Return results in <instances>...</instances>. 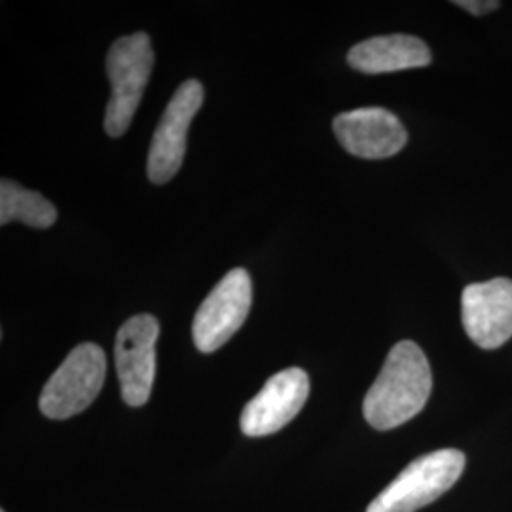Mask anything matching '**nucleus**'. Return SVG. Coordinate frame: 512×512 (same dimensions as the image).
Wrapping results in <instances>:
<instances>
[{"label":"nucleus","instance_id":"obj_1","mask_svg":"<svg viewBox=\"0 0 512 512\" xmlns=\"http://www.w3.org/2000/svg\"><path fill=\"white\" fill-rule=\"evenodd\" d=\"M433 389L431 366L423 349L403 340L389 351L380 376L368 389L363 414L378 431H389L418 416Z\"/></svg>","mask_w":512,"mask_h":512},{"label":"nucleus","instance_id":"obj_2","mask_svg":"<svg viewBox=\"0 0 512 512\" xmlns=\"http://www.w3.org/2000/svg\"><path fill=\"white\" fill-rule=\"evenodd\" d=\"M465 456L444 448L412 461L366 512H416L446 494L463 475Z\"/></svg>","mask_w":512,"mask_h":512},{"label":"nucleus","instance_id":"obj_3","mask_svg":"<svg viewBox=\"0 0 512 512\" xmlns=\"http://www.w3.org/2000/svg\"><path fill=\"white\" fill-rule=\"evenodd\" d=\"M154 67V50L147 33L118 38L107 55L112 95H110L105 131L110 137H122L139 109L148 78Z\"/></svg>","mask_w":512,"mask_h":512},{"label":"nucleus","instance_id":"obj_4","mask_svg":"<svg viewBox=\"0 0 512 512\" xmlns=\"http://www.w3.org/2000/svg\"><path fill=\"white\" fill-rule=\"evenodd\" d=\"M107 376L105 351L84 342L67 355L40 393V410L46 418L67 420L84 412L101 393Z\"/></svg>","mask_w":512,"mask_h":512},{"label":"nucleus","instance_id":"obj_5","mask_svg":"<svg viewBox=\"0 0 512 512\" xmlns=\"http://www.w3.org/2000/svg\"><path fill=\"white\" fill-rule=\"evenodd\" d=\"M253 306V281L238 268L224 275L196 311L192 336L196 348L213 353L238 332Z\"/></svg>","mask_w":512,"mask_h":512},{"label":"nucleus","instance_id":"obj_6","mask_svg":"<svg viewBox=\"0 0 512 512\" xmlns=\"http://www.w3.org/2000/svg\"><path fill=\"white\" fill-rule=\"evenodd\" d=\"M158 336L160 323L148 313L133 315L116 334V372L122 387V399L129 406H143L150 399L156 378Z\"/></svg>","mask_w":512,"mask_h":512},{"label":"nucleus","instance_id":"obj_7","mask_svg":"<svg viewBox=\"0 0 512 512\" xmlns=\"http://www.w3.org/2000/svg\"><path fill=\"white\" fill-rule=\"evenodd\" d=\"M202 103L203 86L198 80H186L173 93L148 150L147 173L152 183L165 184L179 173L186 152V135Z\"/></svg>","mask_w":512,"mask_h":512},{"label":"nucleus","instance_id":"obj_8","mask_svg":"<svg viewBox=\"0 0 512 512\" xmlns=\"http://www.w3.org/2000/svg\"><path fill=\"white\" fill-rule=\"evenodd\" d=\"M310 395V378L302 368L274 374L260 393L245 404L239 427L247 437H268L296 418Z\"/></svg>","mask_w":512,"mask_h":512},{"label":"nucleus","instance_id":"obj_9","mask_svg":"<svg viewBox=\"0 0 512 512\" xmlns=\"http://www.w3.org/2000/svg\"><path fill=\"white\" fill-rule=\"evenodd\" d=\"M461 321L478 348L497 349L512 338V281L495 277L467 285L461 294Z\"/></svg>","mask_w":512,"mask_h":512},{"label":"nucleus","instance_id":"obj_10","mask_svg":"<svg viewBox=\"0 0 512 512\" xmlns=\"http://www.w3.org/2000/svg\"><path fill=\"white\" fill-rule=\"evenodd\" d=\"M332 128L340 145L363 160H384L403 150L408 133L403 122L380 107L349 110L334 118Z\"/></svg>","mask_w":512,"mask_h":512},{"label":"nucleus","instance_id":"obj_11","mask_svg":"<svg viewBox=\"0 0 512 512\" xmlns=\"http://www.w3.org/2000/svg\"><path fill=\"white\" fill-rule=\"evenodd\" d=\"M433 55L421 38L387 35L368 38L349 50L348 63L359 73L384 74L420 69L431 63Z\"/></svg>","mask_w":512,"mask_h":512},{"label":"nucleus","instance_id":"obj_12","mask_svg":"<svg viewBox=\"0 0 512 512\" xmlns=\"http://www.w3.org/2000/svg\"><path fill=\"white\" fill-rule=\"evenodd\" d=\"M19 220L33 228H50L57 220L54 203L21 184L0 181V224Z\"/></svg>","mask_w":512,"mask_h":512},{"label":"nucleus","instance_id":"obj_13","mask_svg":"<svg viewBox=\"0 0 512 512\" xmlns=\"http://www.w3.org/2000/svg\"><path fill=\"white\" fill-rule=\"evenodd\" d=\"M456 4L475 16H484V14H490L499 8V2H495V0H459Z\"/></svg>","mask_w":512,"mask_h":512}]
</instances>
